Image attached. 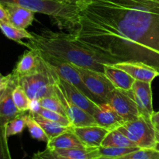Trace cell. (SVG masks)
I'll return each mask as SVG.
<instances>
[{
    "label": "cell",
    "instance_id": "39",
    "mask_svg": "<svg viewBox=\"0 0 159 159\" xmlns=\"http://www.w3.org/2000/svg\"><path fill=\"white\" fill-rule=\"evenodd\" d=\"M153 149H155L157 152H159V141H156V143H155V147H154Z\"/></svg>",
    "mask_w": 159,
    "mask_h": 159
},
{
    "label": "cell",
    "instance_id": "15",
    "mask_svg": "<svg viewBox=\"0 0 159 159\" xmlns=\"http://www.w3.org/2000/svg\"><path fill=\"white\" fill-rule=\"evenodd\" d=\"M42 63L40 51L36 49H30L22 55L17 62L12 75L16 78L30 74L37 71Z\"/></svg>",
    "mask_w": 159,
    "mask_h": 159
},
{
    "label": "cell",
    "instance_id": "8",
    "mask_svg": "<svg viewBox=\"0 0 159 159\" xmlns=\"http://www.w3.org/2000/svg\"><path fill=\"white\" fill-rule=\"evenodd\" d=\"M108 103L126 122L134 120L140 116L132 89L115 88L109 98Z\"/></svg>",
    "mask_w": 159,
    "mask_h": 159
},
{
    "label": "cell",
    "instance_id": "2",
    "mask_svg": "<svg viewBox=\"0 0 159 159\" xmlns=\"http://www.w3.org/2000/svg\"><path fill=\"white\" fill-rule=\"evenodd\" d=\"M32 37L21 44L68 62L75 66L104 73L105 64L93 53L70 37L69 33L44 30L39 34L31 33Z\"/></svg>",
    "mask_w": 159,
    "mask_h": 159
},
{
    "label": "cell",
    "instance_id": "19",
    "mask_svg": "<svg viewBox=\"0 0 159 159\" xmlns=\"http://www.w3.org/2000/svg\"><path fill=\"white\" fill-rule=\"evenodd\" d=\"M75 148L86 147L84 146L82 141L73 132V129L49 140L47 143V148L51 151L59 149H71Z\"/></svg>",
    "mask_w": 159,
    "mask_h": 159
},
{
    "label": "cell",
    "instance_id": "20",
    "mask_svg": "<svg viewBox=\"0 0 159 159\" xmlns=\"http://www.w3.org/2000/svg\"><path fill=\"white\" fill-rule=\"evenodd\" d=\"M31 114V113H30ZM34 119L40 125V127L43 128L44 132L46 133L47 136L48 137L49 140L65 133V132L68 131L73 129V127H67L64 126L59 123L54 122L50 120L46 119L43 116H40L38 114H31Z\"/></svg>",
    "mask_w": 159,
    "mask_h": 159
},
{
    "label": "cell",
    "instance_id": "16",
    "mask_svg": "<svg viewBox=\"0 0 159 159\" xmlns=\"http://www.w3.org/2000/svg\"><path fill=\"white\" fill-rule=\"evenodd\" d=\"M3 5L8 14V22L11 24L25 30L32 24L35 12L17 5L6 3Z\"/></svg>",
    "mask_w": 159,
    "mask_h": 159
},
{
    "label": "cell",
    "instance_id": "17",
    "mask_svg": "<svg viewBox=\"0 0 159 159\" xmlns=\"http://www.w3.org/2000/svg\"><path fill=\"white\" fill-rule=\"evenodd\" d=\"M17 85L16 79L11 73L10 82L0 100V117L7 123L21 113L16 107L12 99V90Z\"/></svg>",
    "mask_w": 159,
    "mask_h": 159
},
{
    "label": "cell",
    "instance_id": "26",
    "mask_svg": "<svg viewBox=\"0 0 159 159\" xmlns=\"http://www.w3.org/2000/svg\"><path fill=\"white\" fill-rule=\"evenodd\" d=\"M12 99L19 111L21 113L29 111L30 99L20 85H17L12 90Z\"/></svg>",
    "mask_w": 159,
    "mask_h": 159
},
{
    "label": "cell",
    "instance_id": "34",
    "mask_svg": "<svg viewBox=\"0 0 159 159\" xmlns=\"http://www.w3.org/2000/svg\"><path fill=\"white\" fill-rule=\"evenodd\" d=\"M151 122L155 128V132L159 133V111L157 113L154 112L153 114L151 116Z\"/></svg>",
    "mask_w": 159,
    "mask_h": 159
},
{
    "label": "cell",
    "instance_id": "40",
    "mask_svg": "<svg viewBox=\"0 0 159 159\" xmlns=\"http://www.w3.org/2000/svg\"><path fill=\"white\" fill-rule=\"evenodd\" d=\"M156 141H159V133H156Z\"/></svg>",
    "mask_w": 159,
    "mask_h": 159
},
{
    "label": "cell",
    "instance_id": "3",
    "mask_svg": "<svg viewBox=\"0 0 159 159\" xmlns=\"http://www.w3.org/2000/svg\"><path fill=\"white\" fill-rule=\"evenodd\" d=\"M0 2L17 5L50 16L61 28L71 30L75 24L76 9L73 0H0Z\"/></svg>",
    "mask_w": 159,
    "mask_h": 159
},
{
    "label": "cell",
    "instance_id": "38",
    "mask_svg": "<svg viewBox=\"0 0 159 159\" xmlns=\"http://www.w3.org/2000/svg\"><path fill=\"white\" fill-rule=\"evenodd\" d=\"M93 159H115V158H110V157H107V156H99Z\"/></svg>",
    "mask_w": 159,
    "mask_h": 159
},
{
    "label": "cell",
    "instance_id": "23",
    "mask_svg": "<svg viewBox=\"0 0 159 159\" xmlns=\"http://www.w3.org/2000/svg\"><path fill=\"white\" fill-rule=\"evenodd\" d=\"M0 30L7 38L14 40L17 43H21L23 39H30L32 34L25 29H21L6 21L0 22Z\"/></svg>",
    "mask_w": 159,
    "mask_h": 159
},
{
    "label": "cell",
    "instance_id": "37",
    "mask_svg": "<svg viewBox=\"0 0 159 159\" xmlns=\"http://www.w3.org/2000/svg\"><path fill=\"white\" fill-rule=\"evenodd\" d=\"M7 87V86H6ZM6 87H4V88H0V100H1L3 94H4L5 93V90H6Z\"/></svg>",
    "mask_w": 159,
    "mask_h": 159
},
{
    "label": "cell",
    "instance_id": "21",
    "mask_svg": "<svg viewBox=\"0 0 159 159\" xmlns=\"http://www.w3.org/2000/svg\"><path fill=\"white\" fill-rule=\"evenodd\" d=\"M54 152L69 159H93L99 156L98 148H75L59 149Z\"/></svg>",
    "mask_w": 159,
    "mask_h": 159
},
{
    "label": "cell",
    "instance_id": "7",
    "mask_svg": "<svg viewBox=\"0 0 159 159\" xmlns=\"http://www.w3.org/2000/svg\"><path fill=\"white\" fill-rule=\"evenodd\" d=\"M74 66L90 93L102 103L108 102L109 98L114 90L115 86L107 79L105 74L88 68Z\"/></svg>",
    "mask_w": 159,
    "mask_h": 159
},
{
    "label": "cell",
    "instance_id": "4",
    "mask_svg": "<svg viewBox=\"0 0 159 159\" xmlns=\"http://www.w3.org/2000/svg\"><path fill=\"white\" fill-rule=\"evenodd\" d=\"M16 78V77H15ZM57 73L42 58V63L37 71L16 78L17 84L26 92L30 99H38L55 95Z\"/></svg>",
    "mask_w": 159,
    "mask_h": 159
},
{
    "label": "cell",
    "instance_id": "24",
    "mask_svg": "<svg viewBox=\"0 0 159 159\" xmlns=\"http://www.w3.org/2000/svg\"><path fill=\"white\" fill-rule=\"evenodd\" d=\"M26 115L27 113L26 112L20 113L6 124V133L8 138L20 134L23 131L25 127H26Z\"/></svg>",
    "mask_w": 159,
    "mask_h": 159
},
{
    "label": "cell",
    "instance_id": "29",
    "mask_svg": "<svg viewBox=\"0 0 159 159\" xmlns=\"http://www.w3.org/2000/svg\"><path fill=\"white\" fill-rule=\"evenodd\" d=\"M7 122L0 117V159H12L8 144V137L6 133Z\"/></svg>",
    "mask_w": 159,
    "mask_h": 159
},
{
    "label": "cell",
    "instance_id": "11",
    "mask_svg": "<svg viewBox=\"0 0 159 159\" xmlns=\"http://www.w3.org/2000/svg\"><path fill=\"white\" fill-rule=\"evenodd\" d=\"M57 82L61 89L62 90V92L65 94V97L70 102L80 107L81 109L86 111L87 113H89L93 116L96 110H97L98 107H99L98 104H96V102L91 100L89 98L87 97L83 93H82L80 90L78 89L75 86L71 85V83H69L67 81L62 79L59 76L57 78Z\"/></svg>",
    "mask_w": 159,
    "mask_h": 159
},
{
    "label": "cell",
    "instance_id": "31",
    "mask_svg": "<svg viewBox=\"0 0 159 159\" xmlns=\"http://www.w3.org/2000/svg\"><path fill=\"white\" fill-rule=\"evenodd\" d=\"M37 114L40 115V116H43V117L46 118V119L50 120L51 121H54V122L59 123V124H62L64 126H67V127H72L70 123L69 120L68 119V117L64 115L60 114V113H57V112L52 111V110H48V109H45L41 107L39 110L38 113Z\"/></svg>",
    "mask_w": 159,
    "mask_h": 159
},
{
    "label": "cell",
    "instance_id": "27",
    "mask_svg": "<svg viewBox=\"0 0 159 159\" xmlns=\"http://www.w3.org/2000/svg\"><path fill=\"white\" fill-rule=\"evenodd\" d=\"M99 149V156H107L118 158L140 149L139 148H119V147H100Z\"/></svg>",
    "mask_w": 159,
    "mask_h": 159
},
{
    "label": "cell",
    "instance_id": "35",
    "mask_svg": "<svg viewBox=\"0 0 159 159\" xmlns=\"http://www.w3.org/2000/svg\"><path fill=\"white\" fill-rule=\"evenodd\" d=\"M11 79V74L8 75H2L0 73V88H4L8 85Z\"/></svg>",
    "mask_w": 159,
    "mask_h": 159
},
{
    "label": "cell",
    "instance_id": "1",
    "mask_svg": "<svg viewBox=\"0 0 159 159\" xmlns=\"http://www.w3.org/2000/svg\"><path fill=\"white\" fill-rule=\"evenodd\" d=\"M70 37L105 65L142 63L159 73V1L73 0Z\"/></svg>",
    "mask_w": 159,
    "mask_h": 159
},
{
    "label": "cell",
    "instance_id": "18",
    "mask_svg": "<svg viewBox=\"0 0 159 159\" xmlns=\"http://www.w3.org/2000/svg\"><path fill=\"white\" fill-rule=\"evenodd\" d=\"M104 74L113 83L115 88L120 89L131 90L134 82H135V79L126 71L113 65H105Z\"/></svg>",
    "mask_w": 159,
    "mask_h": 159
},
{
    "label": "cell",
    "instance_id": "22",
    "mask_svg": "<svg viewBox=\"0 0 159 159\" xmlns=\"http://www.w3.org/2000/svg\"><path fill=\"white\" fill-rule=\"evenodd\" d=\"M102 147H119V148H138L134 142L123 134L117 129L110 130L102 141Z\"/></svg>",
    "mask_w": 159,
    "mask_h": 159
},
{
    "label": "cell",
    "instance_id": "25",
    "mask_svg": "<svg viewBox=\"0 0 159 159\" xmlns=\"http://www.w3.org/2000/svg\"><path fill=\"white\" fill-rule=\"evenodd\" d=\"M26 127H27L30 136L34 139L40 141L48 143L49 138L47 136L46 133L43 130L40 124L34 119L30 113H27L26 115Z\"/></svg>",
    "mask_w": 159,
    "mask_h": 159
},
{
    "label": "cell",
    "instance_id": "43",
    "mask_svg": "<svg viewBox=\"0 0 159 159\" xmlns=\"http://www.w3.org/2000/svg\"><path fill=\"white\" fill-rule=\"evenodd\" d=\"M32 159H33V158H32Z\"/></svg>",
    "mask_w": 159,
    "mask_h": 159
},
{
    "label": "cell",
    "instance_id": "9",
    "mask_svg": "<svg viewBox=\"0 0 159 159\" xmlns=\"http://www.w3.org/2000/svg\"><path fill=\"white\" fill-rule=\"evenodd\" d=\"M55 93L61 102L65 112H66L67 117L69 120L70 123L73 127L96 125L94 117L92 115H90L89 113L81 109L80 107L70 102L65 97V94L59 87L57 82L55 85Z\"/></svg>",
    "mask_w": 159,
    "mask_h": 159
},
{
    "label": "cell",
    "instance_id": "6",
    "mask_svg": "<svg viewBox=\"0 0 159 159\" xmlns=\"http://www.w3.org/2000/svg\"><path fill=\"white\" fill-rule=\"evenodd\" d=\"M40 54L43 60L51 68H53V70L57 73L59 77L68 82L69 83H71L74 86H75L78 89L80 90L87 97L89 98L91 100L96 102V104H98V105L102 104L87 89V87L85 86L84 82H82L79 72L76 70V68H75L74 65L68 63V62L65 61L61 60V59L57 58V57L49 55V54L40 52Z\"/></svg>",
    "mask_w": 159,
    "mask_h": 159
},
{
    "label": "cell",
    "instance_id": "30",
    "mask_svg": "<svg viewBox=\"0 0 159 159\" xmlns=\"http://www.w3.org/2000/svg\"><path fill=\"white\" fill-rule=\"evenodd\" d=\"M115 159H159V152L152 148H140L128 155Z\"/></svg>",
    "mask_w": 159,
    "mask_h": 159
},
{
    "label": "cell",
    "instance_id": "32",
    "mask_svg": "<svg viewBox=\"0 0 159 159\" xmlns=\"http://www.w3.org/2000/svg\"><path fill=\"white\" fill-rule=\"evenodd\" d=\"M33 159H69L58 155L54 151L46 148L44 151L39 152L33 156Z\"/></svg>",
    "mask_w": 159,
    "mask_h": 159
},
{
    "label": "cell",
    "instance_id": "10",
    "mask_svg": "<svg viewBox=\"0 0 159 159\" xmlns=\"http://www.w3.org/2000/svg\"><path fill=\"white\" fill-rule=\"evenodd\" d=\"M131 89L140 116L151 120L154 113L152 83L135 80Z\"/></svg>",
    "mask_w": 159,
    "mask_h": 159
},
{
    "label": "cell",
    "instance_id": "5",
    "mask_svg": "<svg viewBox=\"0 0 159 159\" xmlns=\"http://www.w3.org/2000/svg\"><path fill=\"white\" fill-rule=\"evenodd\" d=\"M139 148L153 149L156 143V132L151 120L139 116L134 120L127 121L117 128Z\"/></svg>",
    "mask_w": 159,
    "mask_h": 159
},
{
    "label": "cell",
    "instance_id": "13",
    "mask_svg": "<svg viewBox=\"0 0 159 159\" xmlns=\"http://www.w3.org/2000/svg\"><path fill=\"white\" fill-rule=\"evenodd\" d=\"M96 124L109 130H116L126 122L108 102L99 105L93 115Z\"/></svg>",
    "mask_w": 159,
    "mask_h": 159
},
{
    "label": "cell",
    "instance_id": "36",
    "mask_svg": "<svg viewBox=\"0 0 159 159\" xmlns=\"http://www.w3.org/2000/svg\"><path fill=\"white\" fill-rule=\"evenodd\" d=\"M8 22V14L4 5L0 2V22Z\"/></svg>",
    "mask_w": 159,
    "mask_h": 159
},
{
    "label": "cell",
    "instance_id": "12",
    "mask_svg": "<svg viewBox=\"0 0 159 159\" xmlns=\"http://www.w3.org/2000/svg\"><path fill=\"white\" fill-rule=\"evenodd\" d=\"M73 132L86 148H99L110 130L99 125L73 127Z\"/></svg>",
    "mask_w": 159,
    "mask_h": 159
},
{
    "label": "cell",
    "instance_id": "33",
    "mask_svg": "<svg viewBox=\"0 0 159 159\" xmlns=\"http://www.w3.org/2000/svg\"><path fill=\"white\" fill-rule=\"evenodd\" d=\"M41 108L40 100L38 99H30L29 105V113L31 114H37Z\"/></svg>",
    "mask_w": 159,
    "mask_h": 159
},
{
    "label": "cell",
    "instance_id": "41",
    "mask_svg": "<svg viewBox=\"0 0 159 159\" xmlns=\"http://www.w3.org/2000/svg\"><path fill=\"white\" fill-rule=\"evenodd\" d=\"M158 1H159V0H158Z\"/></svg>",
    "mask_w": 159,
    "mask_h": 159
},
{
    "label": "cell",
    "instance_id": "14",
    "mask_svg": "<svg viewBox=\"0 0 159 159\" xmlns=\"http://www.w3.org/2000/svg\"><path fill=\"white\" fill-rule=\"evenodd\" d=\"M113 65L120 69L124 70L134 79L141 81V82L152 83L155 78L159 76V73L156 70L142 63L123 62V63L115 64Z\"/></svg>",
    "mask_w": 159,
    "mask_h": 159
},
{
    "label": "cell",
    "instance_id": "42",
    "mask_svg": "<svg viewBox=\"0 0 159 159\" xmlns=\"http://www.w3.org/2000/svg\"></svg>",
    "mask_w": 159,
    "mask_h": 159
},
{
    "label": "cell",
    "instance_id": "28",
    "mask_svg": "<svg viewBox=\"0 0 159 159\" xmlns=\"http://www.w3.org/2000/svg\"><path fill=\"white\" fill-rule=\"evenodd\" d=\"M40 106H41V107H43V108L48 109V110H52V111L54 112H57V113H60V114H62L64 115V116H67L65 108H64L61 102L60 99H58V97L57 96L56 93L54 96L43 98V99H40Z\"/></svg>",
    "mask_w": 159,
    "mask_h": 159
}]
</instances>
